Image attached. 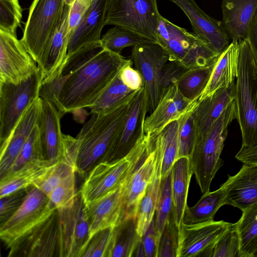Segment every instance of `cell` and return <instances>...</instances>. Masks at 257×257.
<instances>
[{
	"label": "cell",
	"instance_id": "6da1fadb",
	"mask_svg": "<svg viewBox=\"0 0 257 257\" xmlns=\"http://www.w3.org/2000/svg\"><path fill=\"white\" fill-rule=\"evenodd\" d=\"M131 59L101 49L70 74L58 76L44 85L45 93L62 116L89 108Z\"/></svg>",
	"mask_w": 257,
	"mask_h": 257
},
{
	"label": "cell",
	"instance_id": "7a4b0ae2",
	"mask_svg": "<svg viewBox=\"0 0 257 257\" xmlns=\"http://www.w3.org/2000/svg\"><path fill=\"white\" fill-rule=\"evenodd\" d=\"M131 100L109 112L91 114L81 128L76 137L79 143L76 172L80 175L87 176L107 152L120 130Z\"/></svg>",
	"mask_w": 257,
	"mask_h": 257
},
{
	"label": "cell",
	"instance_id": "3957f363",
	"mask_svg": "<svg viewBox=\"0 0 257 257\" xmlns=\"http://www.w3.org/2000/svg\"><path fill=\"white\" fill-rule=\"evenodd\" d=\"M237 76L234 87L235 119L242 138L241 147L257 145V64L246 39L238 40Z\"/></svg>",
	"mask_w": 257,
	"mask_h": 257
},
{
	"label": "cell",
	"instance_id": "277c9868",
	"mask_svg": "<svg viewBox=\"0 0 257 257\" xmlns=\"http://www.w3.org/2000/svg\"><path fill=\"white\" fill-rule=\"evenodd\" d=\"M235 117L233 100L208 133L195 141L189 159L202 194L210 191L211 182L223 164L221 154L228 126Z\"/></svg>",
	"mask_w": 257,
	"mask_h": 257
},
{
	"label": "cell",
	"instance_id": "5b68a950",
	"mask_svg": "<svg viewBox=\"0 0 257 257\" xmlns=\"http://www.w3.org/2000/svg\"><path fill=\"white\" fill-rule=\"evenodd\" d=\"M57 208L44 193L31 186L18 210L1 225L0 237L14 255L22 243L47 220Z\"/></svg>",
	"mask_w": 257,
	"mask_h": 257
},
{
	"label": "cell",
	"instance_id": "8992f818",
	"mask_svg": "<svg viewBox=\"0 0 257 257\" xmlns=\"http://www.w3.org/2000/svg\"><path fill=\"white\" fill-rule=\"evenodd\" d=\"M150 135L145 134L124 157L101 162L88 173L79 190L86 205L119 186L149 146Z\"/></svg>",
	"mask_w": 257,
	"mask_h": 257
},
{
	"label": "cell",
	"instance_id": "52a82bcc",
	"mask_svg": "<svg viewBox=\"0 0 257 257\" xmlns=\"http://www.w3.org/2000/svg\"><path fill=\"white\" fill-rule=\"evenodd\" d=\"M43 76L40 68L19 84L0 83V143L11 137L28 107L40 97Z\"/></svg>",
	"mask_w": 257,
	"mask_h": 257
},
{
	"label": "cell",
	"instance_id": "ba28073f",
	"mask_svg": "<svg viewBox=\"0 0 257 257\" xmlns=\"http://www.w3.org/2000/svg\"><path fill=\"white\" fill-rule=\"evenodd\" d=\"M64 0H33L21 41L37 64L63 15Z\"/></svg>",
	"mask_w": 257,
	"mask_h": 257
},
{
	"label": "cell",
	"instance_id": "9c48e42d",
	"mask_svg": "<svg viewBox=\"0 0 257 257\" xmlns=\"http://www.w3.org/2000/svg\"><path fill=\"white\" fill-rule=\"evenodd\" d=\"M161 16L156 0H109L105 24L128 29L158 43Z\"/></svg>",
	"mask_w": 257,
	"mask_h": 257
},
{
	"label": "cell",
	"instance_id": "30bf717a",
	"mask_svg": "<svg viewBox=\"0 0 257 257\" xmlns=\"http://www.w3.org/2000/svg\"><path fill=\"white\" fill-rule=\"evenodd\" d=\"M157 157L153 136L151 134L148 147L121 183L119 222L126 219L136 218L140 203L154 176Z\"/></svg>",
	"mask_w": 257,
	"mask_h": 257
},
{
	"label": "cell",
	"instance_id": "8fae6325",
	"mask_svg": "<svg viewBox=\"0 0 257 257\" xmlns=\"http://www.w3.org/2000/svg\"><path fill=\"white\" fill-rule=\"evenodd\" d=\"M149 111L144 86L131 100L120 130L101 162H112L126 156L144 137V123Z\"/></svg>",
	"mask_w": 257,
	"mask_h": 257
},
{
	"label": "cell",
	"instance_id": "7c38bea8",
	"mask_svg": "<svg viewBox=\"0 0 257 257\" xmlns=\"http://www.w3.org/2000/svg\"><path fill=\"white\" fill-rule=\"evenodd\" d=\"M233 224L213 220L195 223H182L178 232L177 257H211L216 241Z\"/></svg>",
	"mask_w": 257,
	"mask_h": 257
},
{
	"label": "cell",
	"instance_id": "4fadbf2b",
	"mask_svg": "<svg viewBox=\"0 0 257 257\" xmlns=\"http://www.w3.org/2000/svg\"><path fill=\"white\" fill-rule=\"evenodd\" d=\"M131 59L142 74L151 113L160 98V76L162 68L169 61L165 50L158 43L141 44L133 47Z\"/></svg>",
	"mask_w": 257,
	"mask_h": 257
},
{
	"label": "cell",
	"instance_id": "5bb4252c",
	"mask_svg": "<svg viewBox=\"0 0 257 257\" xmlns=\"http://www.w3.org/2000/svg\"><path fill=\"white\" fill-rule=\"evenodd\" d=\"M17 35L0 30V83L19 84L38 69Z\"/></svg>",
	"mask_w": 257,
	"mask_h": 257
},
{
	"label": "cell",
	"instance_id": "9a60e30c",
	"mask_svg": "<svg viewBox=\"0 0 257 257\" xmlns=\"http://www.w3.org/2000/svg\"><path fill=\"white\" fill-rule=\"evenodd\" d=\"M65 257H82L91 239L86 205L79 191L70 208L57 209Z\"/></svg>",
	"mask_w": 257,
	"mask_h": 257
},
{
	"label": "cell",
	"instance_id": "2e32d148",
	"mask_svg": "<svg viewBox=\"0 0 257 257\" xmlns=\"http://www.w3.org/2000/svg\"><path fill=\"white\" fill-rule=\"evenodd\" d=\"M18 252L22 256H65L61 225L57 209L27 238L20 247Z\"/></svg>",
	"mask_w": 257,
	"mask_h": 257
},
{
	"label": "cell",
	"instance_id": "e0dca14e",
	"mask_svg": "<svg viewBox=\"0 0 257 257\" xmlns=\"http://www.w3.org/2000/svg\"><path fill=\"white\" fill-rule=\"evenodd\" d=\"M188 18L194 33L216 53L220 54L230 44V38L221 22L210 17L194 0H169Z\"/></svg>",
	"mask_w": 257,
	"mask_h": 257
},
{
	"label": "cell",
	"instance_id": "ac0fdd59",
	"mask_svg": "<svg viewBox=\"0 0 257 257\" xmlns=\"http://www.w3.org/2000/svg\"><path fill=\"white\" fill-rule=\"evenodd\" d=\"M70 7L65 4L60 22L37 63L43 76L42 85L50 82L58 75L65 62L69 40L68 19Z\"/></svg>",
	"mask_w": 257,
	"mask_h": 257
},
{
	"label": "cell",
	"instance_id": "d6986e66",
	"mask_svg": "<svg viewBox=\"0 0 257 257\" xmlns=\"http://www.w3.org/2000/svg\"><path fill=\"white\" fill-rule=\"evenodd\" d=\"M42 100L40 97L34 100L23 113L10 139L1 145V177L11 169L34 127L37 124Z\"/></svg>",
	"mask_w": 257,
	"mask_h": 257
},
{
	"label": "cell",
	"instance_id": "ffe728a7",
	"mask_svg": "<svg viewBox=\"0 0 257 257\" xmlns=\"http://www.w3.org/2000/svg\"><path fill=\"white\" fill-rule=\"evenodd\" d=\"M42 100L37 124L45 158L53 164L59 160L62 152L63 134L60 120L63 116L52 102Z\"/></svg>",
	"mask_w": 257,
	"mask_h": 257
},
{
	"label": "cell",
	"instance_id": "44dd1931",
	"mask_svg": "<svg viewBox=\"0 0 257 257\" xmlns=\"http://www.w3.org/2000/svg\"><path fill=\"white\" fill-rule=\"evenodd\" d=\"M121 199L120 184L86 205L91 238L97 232L119 223Z\"/></svg>",
	"mask_w": 257,
	"mask_h": 257
},
{
	"label": "cell",
	"instance_id": "7402d4cb",
	"mask_svg": "<svg viewBox=\"0 0 257 257\" xmlns=\"http://www.w3.org/2000/svg\"><path fill=\"white\" fill-rule=\"evenodd\" d=\"M194 102H191L184 97L176 84H173L161 97L155 109L146 117L144 123L145 133H159L168 123L177 119Z\"/></svg>",
	"mask_w": 257,
	"mask_h": 257
},
{
	"label": "cell",
	"instance_id": "603a6c76",
	"mask_svg": "<svg viewBox=\"0 0 257 257\" xmlns=\"http://www.w3.org/2000/svg\"><path fill=\"white\" fill-rule=\"evenodd\" d=\"M235 83L218 89L195 103L193 115L196 139L204 136L234 98Z\"/></svg>",
	"mask_w": 257,
	"mask_h": 257
},
{
	"label": "cell",
	"instance_id": "cb8c5ba5",
	"mask_svg": "<svg viewBox=\"0 0 257 257\" xmlns=\"http://www.w3.org/2000/svg\"><path fill=\"white\" fill-rule=\"evenodd\" d=\"M222 186L227 204L240 209L257 202V165L243 164L235 175L228 176Z\"/></svg>",
	"mask_w": 257,
	"mask_h": 257
},
{
	"label": "cell",
	"instance_id": "d4e9b609",
	"mask_svg": "<svg viewBox=\"0 0 257 257\" xmlns=\"http://www.w3.org/2000/svg\"><path fill=\"white\" fill-rule=\"evenodd\" d=\"M109 2V0H92L90 10L69 41L67 56L87 45L100 43Z\"/></svg>",
	"mask_w": 257,
	"mask_h": 257
},
{
	"label": "cell",
	"instance_id": "484cf974",
	"mask_svg": "<svg viewBox=\"0 0 257 257\" xmlns=\"http://www.w3.org/2000/svg\"><path fill=\"white\" fill-rule=\"evenodd\" d=\"M222 24L232 41L246 39L249 25L257 13V0H222Z\"/></svg>",
	"mask_w": 257,
	"mask_h": 257
},
{
	"label": "cell",
	"instance_id": "4316f807",
	"mask_svg": "<svg viewBox=\"0 0 257 257\" xmlns=\"http://www.w3.org/2000/svg\"><path fill=\"white\" fill-rule=\"evenodd\" d=\"M238 41H232L219 55L209 82L199 99L235 83L238 72Z\"/></svg>",
	"mask_w": 257,
	"mask_h": 257
},
{
	"label": "cell",
	"instance_id": "83f0119b",
	"mask_svg": "<svg viewBox=\"0 0 257 257\" xmlns=\"http://www.w3.org/2000/svg\"><path fill=\"white\" fill-rule=\"evenodd\" d=\"M172 190L173 213L175 224L178 229L183 222L185 211L187 205V196L193 173L189 158L177 159L172 169Z\"/></svg>",
	"mask_w": 257,
	"mask_h": 257
},
{
	"label": "cell",
	"instance_id": "f1b7e54d",
	"mask_svg": "<svg viewBox=\"0 0 257 257\" xmlns=\"http://www.w3.org/2000/svg\"><path fill=\"white\" fill-rule=\"evenodd\" d=\"M77 157L75 148L71 144L65 145L59 160L51 165L47 171L34 182L32 186L48 196L60 183L76 172Z\"/></svg>",
	"mask_w": 257,
	"mask_h": 257
},
{
	"label": "cell",
	"instance_id": "f546056e",
	"mask_svg": "<svg viewBox=\"0 0 257 257\" xmlns=\"http://www.w3.org/2000/svg\"><path fill=\"white\" fill-rule=\"evenodd\" d=\"M155 146L158 157L154 174L140 203L136 217L137 231L139 236L142 237L154 218L162 178V156L159 148L155 145Z\"/></svg>",
	"mask_w": 257,
	"mask_h": 257
},
{
	"label": "cell",
	"instance_id": "4dcf8cb0",
	"mask_svg": "<svg viewBox=\"0 0 257 257\" xmlns=\"http://www.w3.org/2000/svg\"><path fill=\"white\" fill-rule=\"evenodd\" d=\"M52 165L47 160L31 164L1 177L0 198L32 186Z\"/></svg>",
	"mask_w": 257,
	"mask_h": 257
},
{
	"label": "cell",
	"instance_id": "1f68e13d",
	"mask_svg": "<svg viewBox=\"0 0 257 257\" xmlns=\"http://www.w3.org/2000/svg\"><path fill=\"white\" fill-rule=\"evenodd\" d=\"M225 204H227L226 193L221 185L214 191L203 194L194 206H187L185 211L183 222L195 223L213 220L217 211Z\"/></svg>",
	"mask_w": 257,
	"mask_h": 257
},
{
	"label": "cell",
	"instance_id": "d6a6232c",
	"mask_svg": "<svg viewBox=\"0 0 257 257\" xmlns=\"http://www.w3.org/2000/svg\"><path fill=\"white\" fill-rule=\"evenodd\" d=\"M142 239L137 231L136 218L122 220L113 228L108 257L133 256Z\"/></svg>",
	"mask_w": 257,
	"mask_h": 257
},
{
	"label": "cell",
	"instance_id": "836d02e7",
	"mask_svg": "<svg viewBox=\"0 0 257 257\" xmlns=\"http://www.w3.org/2000/svg\"><path fill=\"white\" fill-rule=\"evenodd\" d=\"M233 225L239 236V257H254L257 252V202L243 210Z\"/></svg>",
	"mask_w": 257,
	"mask_h": 257
},
{
	"label": "cell",
	"instance_id": "e575fe53",
	"mask_svg": "<svg viewBox=\"0 0 257 257\" xmlns=\"http://www.w3.org/2000/svg\"><path fill=\"white\" fill-rule=\"evenodd\" d=\"M138 91L126 86L121 81L119 72L94 104L89 107L90 113L109 112L131 100Z\"/></svg>",
	"mask_w": 257,
	"mask_h": 257
},
{
	"label": "cell",
	"instance_id": "d590c367",
	"mask_svg": "<svg viewBox=\"0 0 257 257\" xmlns=\"http://www.w3.org/2000/svg\"><path fill=\"white\" fill-rule=\"evenodd\" d=\"M168 38L161 46L169 56V61L179 63L195 46L203 41L194 33H191L166 19Z\"/></svg>",
	"mask_w": 257,
	"mask_h": 257
},
{
	"label": "cell",
	"instance_id": "8d00e7d4",
	"mask_svg": "<svg viewBox=\"0 0 257 257\" xmlns=\"http://www.w3.org/2000/svg\"><path fill=\"white\" fill-rule=\"evenodd\" d=\"M179 128L178 118L168 123L159 133L153 134L162 156V177L171 170L177 159Z\"/></svg>",
	"mask_w": 257,
	"mask_h": 257
},
{
	"label": "cell",
	"instance_id": "74e56055",
	"mask_svg": "<svg viewBox=\"0 0 257 257\" xmlns=\"http://www.w3.org/2000/svg\"><path fill=\"white\" fill-rule=\"evenodd\" d=\"M215 63L205 67L187 69L179 77L176 84L184 97L191 102L199 99L209 82Z\"/></svg>",
	"mask_w": 257,
	"mask_h": 257
},
{
	"label": "cell",
	"instance_id": "f35d334b",
	"mask_svg": "<svg viewBox=\"0 0 257 257\" xmlns=\"http://www.w3.org/2000/svg\"><path fill=\"white\" fill-rule=\"evenodd\" d=\"M154 43L156 42L132 30L118 26L109 29L100 39L101 48L119 54L125 47Z\"/></svg>",
	"mask_w": 257,
	"mask_h": 257
},
{
	"label": "cell",
	"instance_id": "ab89813d",
	"mask_svg": "<svg viewBox=\"0 0 257 257\" xmlns=\"http://www.w3.org/2000/svg\"><path fill=\"white\" fill-rule=\"evenodd\" d=\"M171 170L162 178L154 216L156 234L160 239L166 221L172 211Z\"/></svg>",
	"mask_w": 257,
	"mask_h": 257
},
{
	"label": "cell",
	"instance_id": "60d3db41",
	"mask_svg": "<svg viewBox=\"0 0 257 257\" xmlns=\"http://www.w3.org/2000/svg\"><path fill=\"white\" fill-rule=\"evenodd\" d=\"M44 160L46 159L44 154L39 128L37 124L24 144L17 159L5 175L17 171L31 164Z\"/></svg>",
	"mask_w": 257,
	"mask_h": 257
},
{
	"label": "cell",
	"instance_id": "b9f144b4",
	"mask_svg": "<svg viewBox=\"0 0 257 257\" xmlns=\"http://www.w3.org/2000/svg\"><path fill=\"white\" fill-rule=\"evenodd\" d=\"M178 118V153L177 159L190 156L196 139V132L193 115V109L196 102Z\"/></svg>",
	"mask_w": 257,
	"mask_h": 257
},
{
	"label": "cell",
	"instance_id": "7bdbcfd3",
	"mask_svg": "<svg viewBox=\"0 0 257 257\" xmlns=\"http://www.w3.org/2000/svg\"><path fill=\"white\" fill-rule=\"evenodd\" d=\"M76 173L63 180L47 196L57 209L70 208L74 204L78 192L76 188Z\"/></svg>",
	"mask_w": 257,
	"mask_h": 257
},
{
	"label": "cell",
	"instance_id": "ee69618b",
	"mask_svg": "<svg viewBox=\"0 0 257 257\" xmlns=\"http://www.w3.org/2000/svg\"><path fill=\"white\" fill-rule=\"evenodd\" d=\"M22 9L18 0H0V30L17 35L21 26Z\"/></svg>",
	"mask_w": 257,
	"mask_h": 257
},
{
	"label": "cell",
	"instance_id": "f6af8a7d",
	"mask_svg": "<svg viewBox=\"0 0 257 257\" xmlns=\"http://www.w3.org/2000/svg\"><path fill=\"white\" fill-rule=\"evenodd\" d=\"M178 232L172 209L160 239L157 257H177Z\"/></svg>",
	"mask_w": 257,
	"mask_h": 257
},
{
	"label": "cell",
	"instance_id": "bcb514c9",
	"mask_svg": "<svg viewBox=\"0 0 257 257\" xmlns=\"http://www.w3.org/2000/svg\"><path fill=\"white\" fill-rule=\"evenodd\" d=\"M239 239L238 233L232 227L214 244L211 257H239Z\"/></svg>",
	"mask_w": 257,
	"mask_h": 257
},
{
	"label": "cell",
	"instance_id": "7dc6e473",
	"mask_svg": "<svg viewBox=\"0 0 257 257\" xmlns=\"http://www.w3.org/2000/svg\"><path fill=\"white\" fill-rule=\"evenodd\" d=\"M114 227L103 229L94 234L82 257H108Z\"/></svg>",
	"mask_w": 257,
	"mask_h": 257
},
{
	"label": "cell",
	"instance_id": "c3c4849f",
	"mask_svg": "<svg viewBox=\"0 0 257 257\" xmlns=\"http://www.w3.org/2000/svg\"><path fill=\"white\" fill-rule=\"evenodd\" d=\"M30 187L20 189L0 198L1 225L8 220L24 202Z\"/></svg>",
	"mask_w": 257,
	"mask_h": 257
},
{
	"label": "cell",
	"instance_id": "681fc988",
	"mask_svg": "<svg viewBox=\"0 0 257 257\" xmlns=\"http://www.w3.org/2000/svg\"><path fill=\"white\" fill-rule=\"evenodd\" d=\"M92 3V0H75L71 6L68 19V35L69 40L87 15Z\"/></svg>",
	"mask_w": 257,
	"mask_h": 257
},
{
	"label": "cell",
	"instance_id": "f907efd6",
	"mask_svg": "<svg viewBox=\"0 0 257 257\" xmlns=\"http://www.w3.org/2000/svg\"><path fill=\"white\" fill-rule=\"evenodd\" d=\"M186 70L183 65L175 61H168L164 65L160 76L161 98L172 85L176 83L179 77Z\"/></svg>",
	"mask_w": 257,
	"mask_h": 257
},
{
	"label": "cell",
	"instance_id": "816d5d0a",
	"mask_svg": "<svg viewBox=\"0 0 257 257\" xmlns=\"http://www.w3.org/2000/svg\"><path fill=\"white\" fill-rule=\"evenodd\" d=\"M133 64L123 67L119 72V76L123 83L128 88L138 91L144 86V81L141 73L133 68Z\"/></svg>",
	"mask_w": 257,
	"mask_h": 257
},
{
	"label": "cell",
	"instance_id": "f5cc1de1",
	"mask_svg": "<svg viewBox=\"0 0 257 257\" xmlns=\"http://www.w3.org/2000/svg\"><path fill=\"white\" fill-rule=\"evenodd\" d=\"M142 237L145 256L157 257L160 238L156 232L154 219Z\"/></svg>",
	"mask_w": 257,
	"mask_h": 257
},
{
	"label": "cell",
	"instance_id": "db71d44e",
	"mask_svg": "<svg viewBox=\"0 0 257 257\" xmlns=\"http://www.w3.org/2000/svg\"><path fill=\"white\" fill-rule=\"evenodd\" d=\"M246 40L257 64V13L252 19L248 28Z\"/></svg>",
	"mask_w": 257,
	"mask_h": 257
},
{
	"label": "cell",
	"instance_id": "11a10c76",
	"mask_svg": "<svg viewBox=\"0 0 257 257\" xmlns=\"http://www.w3.org/2000/svg\"><path fill=\"white\" fill-rule=\"evenodd\" d=\"M235 158L243 164L257 165V145L241 147Z\"/></svg>",
	"mask_w": 257,
	"mask_h": 257
},
{
	"label": "cell",
	"instance_id": "9f6ffc18",
	"mask_svg": "<svg viewBox=\"0 0 257 257\" xmlns=\"http://www.w3.org/2000/svg\"><path fill=\"white\" fill-rule=\"evenodd\" d=\"M75 0H64L65 3L69 6H71Z\"/></svg>",
	"mask_w": 257,
	"mask_h": 257
},
{
	"label": "cell",
	"instance_id": "6f0895ef",
	"mask_svg": "<svg viewBox=\"0 0 257 257\" xmlns=\"http://www.w3.org/2000/svg\"><path fill=\"white\" fill-rule=\"evenodd\" d=\"M255 257H257V252H256V253L255 255Z\"/></svg>",
	"mask_w": 257,
	"mask_h": 257
}]
</instances>
